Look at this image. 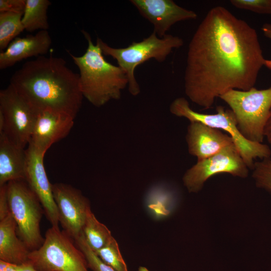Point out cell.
<instances>
[{"label": "cell", "instance_id": "1", "mask_svg": "<svg viewBox=\"0 0 271 271\" xmlns=\"http://www.w3.org/2000/svg\"><path fill=\"white\" fill-rule=\"evenodd\" d=\"M265 60L256 30L226 8L215 6L190 41L185 93L192 102L208 109L230 90L254 87Z\"/></svg>", "mask_w": 271, "mask_h": 271}, {"label": "cell", "instance_id": "2", "mask_svg": "<svg viewBox=\"0 0 271 271\" xmlns=\"http://www.w3.org/2000/svg\"><path fill=\"white\" fill-rule=\"evenodd\" d=\"M10 84L34 110L75 118L84 97L79 75L62 58L40 56L25 62L13 74Z\"/></svg>", "mask_w": 271, "mask_h": 271}, {"label": "cell", "instance_id": "3", "mask_svg": "<svg viewBox=\"0 0 271 271\" xmlns=\"http://www.w3.org/2000/svg\"><path fill=\"white\" fill-rule=\"evenodd\" d=\"M88 42L85 53L76 56L69 52L79 70L81 92L90 103L99 107L111 100L119 99L128 84L125 72L105 60L99 45L93 43L90 34L81 31Z\"/></svg>", "mask_w": 271, "mask_h": 271}, {"label": "cell", "instance_id": "4", "mask_svg": "<svg viewBox=\"0 0 271 271\" xmlns=\"http://www.w3.org/2000/svg\"><path fill=\"white\" fill-rule=\"evenodd\" d=\"M97 43L103 55L115 59L118 66L125 72L128 81V89L133 96L140 93V87L136 80L134 71L137 67L151 59L163 62L174 49L181 47L184 41L179 37L166 34L158 37L154 32L140 42H133L125 48L109 46L97 38Z\"/></svg>", "mask_w": 271, "mask_h": 271}, {"label": "cell", "instance_id": "5", "mask_svg": "<svg viewBox=\"0 0 271 271\" xmlns=\"http://www.w3.org/2000/svg\"><path fill=\"white\" fill-rule=\"evenodd\" d=\"M170 111L174 115L185 117L190 122H200L228 134L249 169H252L256 159L270 158L271 150L267 145L251 142L242 136L238 128L235 115L230 109L218 106L215 113H200L190 107L185 98L180 97L172 101L170 105Z\"/></svg>", "mask_w": 271, "mask_h": 271}, {"label": "cell", "instance_id": "6", "mask_svg": "<svg viewBox=\"0 0 271 271\" xmlns=\"http://www.w3.org/2000/svg\"><path fill=\"white\" fill-rule=\"evenodd\" d=\"M219 98L233 112L238 128L248 141L262 143L271 112V87L247 90H230Z\"/></svg>", "mask_w": 271, "mask_h": 271}, {"label": "cell", "instance_id": "7", "mask_svg": "<svg viewBox=\"0 0 271 271\" xmlns=\"http://www.w3.org/2000/svg\"><path fill=\"white\" fill-rule=\"evenodd\" d=\"M28 262L38 271H89L84 253L59 226L46 231L43 244L30 252Z\"/></svg>", "mask_w": 271, "mask_h": 271}, {"label": "cell", "instance_id": "8", "mask_svg": "<svg viewBox=\"0 0 271 271\" xmlns=\"http://www.w3.org/2000/svg\"><path fill=\"white\" fill-rule=\"evenodd\" d=\"M6 190L18 236L31 251L39 249L45 240L40 231V222L44 214L41 202L25 180L8 182Z\"/></svg>", "mask_w": 271, "mask_h": 271}, {"label": "cell", "instance_id": "9", "mask_svg": "<svg viewBox=\"0 0 271 271\" xmlns=\"http://www.w3.org/2000/svg\"><path fill=\"white\" fill-rule=\"evenodd\" d=\"M37 112L10 84L0 91V132L17 145L28 146Z\"/></svg>", "mask_w": 271, "mask_h": 271}, {"label": "cell", "instance_id": "10", "mask_svg": "<svg viewBox=\"0 0 271 271\" xmlns=\"http://www.w3.org/2000/svg\"><path fill=\"white\" fill-rule=\"evenodd\" d=\"M249 169L233 144L212 156L197 161L187 170L182 180L189 192L197 193L215 175L226 173L244 178L248 176Z\"/></svg>", "mask_w": 271, "mask_h": 271}, {"label": "cell", "instance_id": "11", "mask_svg": "<svg viewBox=\"0 0 271 271\" xmlns=\"http://www.w3.org/2000/svg\"><path fill=\"white\" fill-rule=\"evenodd\" d=\"M52 187L59 223L63 230L75 240L82 233L87 214L91 210L90 202L79 189L70 185L56 183Z\"/></svg>", "mask_w": 271, "mask_h": 271}, {"label": "cell", "instance_id": "12", "mask_svg": "<svg viewBox=\"0 0 271 271\" xmlns=\"http://www.w3.org/2000/svg\"><path fill=\"white\" fill-rule=\"evenodd\" d=\"M130 2L153 24L154 32L160 38L166 35L175 24L195 20L198 17L195 12L181 7L172 0H131Z\"/></svg>", "mask_w": 271, "mask_h": 271}, {"label": "cell", "instance_id": "13", "mask_svg": "<svg viewBox=\"0 0 271 271\" xmlns=\"http://www.w3.org/2000/svg\"><path fill=\"white\" fill-rule=\"evenodd\" d=\"M27 161L25 181L39 199L47 219L52 226H59L57 206L52 192V184L48 178L44 157L31 147L27 148Z\"/></svg>", "mask_w": 271, "mask_h": 271}, {"label": "cell", "instance_id": "14", "mask_svg": "<svg viewBox=\"0 0 271 271\" xmlns=\"http://www.w3.org/2000/svg\"><path fill=\"white\" fill-rule=\"evenodd\" d=\"M74 119L70 116L51 111L38 112L28 146L44 156L53 144L68 135Z\"/></svg>", "mask_w": 271, "mask_h": 271}, {"label": "cell", "instance_id": "15", "mask_svg": "<svg viewBox=\"0 0 271 271\" xmlns=\"http://www.w3.org/2000/svg\"><path fill=\"white\" fill-rule=\"evenodd\" d=\"M188 152L201 161L214 155L234 144L222 130L200 122H190L186 136Z\"/></svg>", "mask_w": 271, "mask_h": 271}, {"label": "cell", "instance_id": "16", "mask_svg": "<svg viewBox=\"0 0 271 271\" xmlns=\"http://www.w3.org/2000/svg\"><path fill=\"white\" fill-rule=\"evenodd\" d=\"M51 44L52 39L47 30L39 31L34 35L17 37L1 52L0 69L11 67L30 57L44 56L48 53Z\"/></svg>", "mask_w": 271, "mask_h": 271}, {"label": "cell", "instance_id": "17", "mask_svg": "<svg viewBox=\"0 0 271 271\" xmlns=\"http://www.w3.org/2000/svg\"><path fill=\"white\" fill-rule=\"evenodd\" d=\"M27 161V149L0 132V186L12 181L25 180Z\"/></svg>", "mask_w": 271, "mask_h": 271}, {"label": "cell", "instance_id": "18", "mask_svg": "<svg viewBox=\"0 0 271 271\" xmlns=\"http://www.w3.org/2000/svg\"><path fill=\"white\" fill-rule=\"evenodd\" d=\"M31 250L17 234L11 212L0 218V260L19 265L28 261Z\"/></svg>", "mask_w": 271, "mask_h": 271}, {"label": "cell", "instance_id": "19", "mask_svg": "<svg viewBox=\"0 0 271 271\" xmlns=\"http://www.w3.org/2000/svg\"><path fill=\"white\" fill-rule=\"evenodd\" d=\"M51 4L48 0H26L22 20L25 30L29 32L47 30L49 28L47 11Z\"/></svg>", "mask_w": 271, "mask_h": 271}, {"label": "cell", "instance_id": "20", "mask_svg": "<svg viewBox=\"0 0 271 271\" xmlns=\"http://www.w3.org/2000/svg\"><path fill=\"white\" fill-rule=\"evenodd\" d=\"M82 233L87 244L94 251L104 247L113 237L111 231L97 220L91 210L87 214Z\"/></svg>", "mask_w": 271, "mask_h": 271}, {"label": "cell", "instance_id": "21", "mask_svg": "<svg viewBox=\"0 0 271 271\" xmlns=\"http://www.w3.org/2000/svg\"><path fill=\"white\" fill-rule=\"evenodd\" d=\"M23 13H0V50H6L10 43L24 30Z\"/></svg>", "mask_w": 271, "mask_h": 271}, {"label": "cell", "instance_id": "22", "mask_svg": "<svg viewBox=\"0 0 271 271\" xmlns=\"http://www.w3.org/2000/svg\"><path fill=\"white\" fill-rule=\"evenodd\" d=\"M94 252L103 262L116 271H128L118 243L113 237L104 247Z\"/></svg>", "mask_w": 271, "mask_h": 271}, {"label": "cell", "instance_id": "23", "mask_svg": "<svg viewBox=\"0 0 271 271\" xmlns=\"http://www.w3.org/2000/svg\"><path fill=\"white\" fill-rule=\"evenodd\" d=\"M252 169L256 186L271 192V158L255 161Z\"/></svg>", "mask_w": 271, "mask_h": 271}, {"label": "cell", "instance_id": "24", "mask_svg": "<svg viewBox=\"0 0 271 271\" xmlns=\"http://www.w3.org/2000/svg\"><path fill=\"white\" fill-rule=\"evenodd\" d=\"M76 245L84 253L89 268L92 271H116L103 262L88 246L83 233L74 240Z\"/></svg>", "mask_w": 271, "mask_h": 271}, {"label": "cell", "instance_id": "25", "mask_svg": "<svg viewBox=\"0 0 271 271\" xmlns=\"http://www.w3.org/2000/svg\"><path fill=\"white\" fill-rule=\"evenodd\" d=\"M236 8L261 15H271V0H231Z\"/></svg>", "mask_w": 271, "mask_h": 271}, {"label": "cell", "instance_id": "26", "mask_svg": "<svg viewBox=\"0 0 271 271\" xmlns=\"http://www.w3.org/2000/svg\"><path fill=\"white\" fill-rule=\"evenodd\" d=\"M26 0H0V13L12 12L24 14Z\"/></svg>", "mask_w": 271, "mask_h": 271}, {"label": "cell", "instance_id": "27", "mask_svg": "<svg viewBox=\"0 0 271 271\" xmlns=\"http://www.w3.org/2000/svg\"><path fill=\"white\" fill-rule=\"evenodd\" d=\"M261 29L264 36L271 40V23H266L263 24ZM264 66L271 70V60L265 59Z\"/></svg>", "mask_w": 271, "mask_h": 271}, {"label": "cell", "instance_id": "28", "mask_svg": "<svg viewBox=\"0 0 271 271\" xmlns=\"http://www.w3.org/2000/svg\"><path fill=\"white\" fill-rule=\"evenodd\" d=\"M17 265L0 260V271H17Z\"/></svg>", "mask_w": 271, "mask_h": 271}, {"label": "cell", "instance_id": "29", "mask_svg": "<svg viewBox=\"0 0 271 271\" xmlns=\"http://www.w3.org/2000/svg\"><path fill=\"white\" fill-rule=\"evenodd\" d=\"M264 139L271 145V112L264 129Z\"/></svg>", "mask_w": 271, "mask_h": 271}, {"label": "cell", "instance_id": "30", "mask_svg": "<svg viewBox=\"0 0 271 271\" xmlns=\"http://www.w3.org/2000/svg\"><path fill=\"white\" fill-rule=\"evenodd\" d=\"M17 271H38L29 262L17 266Z\"/></svg>", "mask_w": 271, "mask_h": 271}, {"label": "cell", "instance_id": "31", "mask_svg": "<svg viewBox=\"0 0 271 271\" xmlns=\"http://www.w3.org/2000/svg\"><path fill=\"white\" fill-rule=\"evenodd\" d=\"M144 269L145 270V271H148L146 268H144ZM140 271H144L142 268H140Z\"/></svg>", "mask_w": 271, "mask_h": 271}]
</instances>
